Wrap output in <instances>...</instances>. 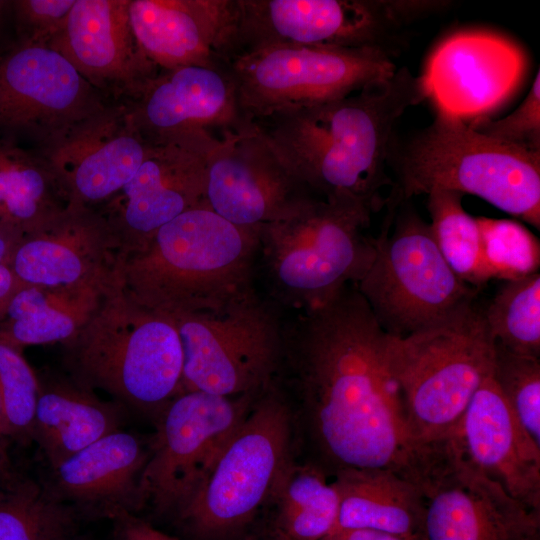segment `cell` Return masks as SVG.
Instances as JSON below:
<instances>
[{"label":"cell","instance_id":"obj_1","mask_svg":"<svg viewBox=\"0 0 540 540\" xmlns=\"http://www.w3.org/2000/svg\"><path fill=\"white\" fill-rule=\"evenodd\" d=\"M386 334L355 284L286 313L280 369L296 390L315 463L332 474L380 468L417 483L432 455L412 439L387 362Z\"/></svg>","mask_w":540,"mask_h":540},{"label":"cell","instance_id":"obj_2","mask_svg":"<svg viewBox=\"0 0 540 540\" xmlns=\"http://www.w3.org/2000/svg\"><path fill=\"white\" fill-rule=\"evenodd\" d=\"M427 99L423 79L407 67L345 97L281 110L250 123L316 197L351 202L373 213L394 188L387 168L395 127Z\"/></svg>","mask_w":540,"mask_h":540},{"label":"cell","instance_id":"obj_3","mask_svg":"<svg viewBox=\"0 0 540 540\" xmlns=\"http://www.w3.org/2000/svg\"><path fill=\"white\" fill-rule=\"evenodd\" d=\"M258 249V228L236 226L202 204L122 255L116 281L165 316L215 309L257 287Z\"/></svg>","mask_w":540,"mask_h":540},{"label":"cell","instance_id":"obj_4","mask_svg":"<svg viewBox=\"0 0 540 540\" xmlns=\"http://www.w3.org/2000/svg\"><path fill=\"white\" fill-rule=\"evenodd\" d=\"M368 208L311 196L258 227L257 278L285 313L320 306L357 284L375 254Z\"/></svg>","mask_w":540,"mask_h":540},{"label":"cell","instance_id":"obj_5","mask_svg":"<svg viewBox=\"0 0 540 540\" xmlns=\"http://www.w3.org/2000/svg\"><path fill=\"white\" fill-rule=\"evenodd\" d=\"M388 368L412 439L423 449L450 440L492 374L494 340L475 301L405 337L387 339Z\"/></svg>","mask_w":540,"mask_h":540},{"label":"cell","instance_id":"obj_6","mask_svg":"<svg viewBox=\"0 0 540 540\" xmlns=\"http://www.w3.org/2000/svg\"><path fill=\"white\" fill-rule=\"evenodd\" d=\"M63 345L70 377L125 407L157 415L182 392L183 350L175 325L129 298L117 281Z\"/></svg>","mask_w":540,"mask_h":540},{"label":"cell","instance_id":"obj_7","mask_svg":"<svg viewBox=\"0 0 540 540\" xmlns=\"http://www.w3.org/2000/svg\"><path fill=\"white\" fill-rule=\"evenodd\" d=\"M389 166L401 200L433 189L472 194L540 228V153L495 139L436 110L432 123L399 145Z\"/></svg>","mask_w":540,"mask_h":540},{"label":"cell","instance_id":"obj_8","mask_svg":"<svg viewBox=\"0 0 540 540\" xmlns=\"http://www.w3.org/2000/svg\"><path fill=\"white\" fill-rule=\"evenodd\" d=\"M290 411L273 382L192 496L174 513L195 540H230L274 497L290 462Z\"/></svg>","mask_w":540,"mask_h":540},{"label":"cell","instance_id":"obj_9","mask_svg":"<svg viewBox=\"0 0 540 540\" xmlns=\"http://www.w3.org/2000/svg\"><path fill=\"white\" fill-rule=\"evenodd\" d=\"M390 195L374 258L356 287L383 331L405 337L475 301L441 254L430 225Z\"/></svg>","mask_w":540,"mask_h":540},{"label":"cell","instance_id":"obj_10","mask_svg":"<svg viewBox=\"0 0 540 540\" xmlns=\"http://www.w3.org/2000/svg\"><path fill=\"white\" fill-rule=\"evenodd\" d=\"M167 317L182 345V392L259 394L278 375L286 313L257 287L218 308Z\"/></svg>","mask_w":540,"mask_h":540},{"label":"cell","instance_id":"obj_11","mask_svg":"<svg viewBox=\"0 0 540 540\" xmlns=\"http://www.w3.org/2000/svg\"><path fill=\"white\" fill-rule=\"evenodd\" d=\"M428 12L427 1L235 0L230 58L284 46L380 48L392 55L400 28Z\"/></svg>","mask_w":540,"mask_h":540},{"label":"cell","instance_id":"obj_12","mask_svg":"<svg viewBox=\"0 0 540 540\" xmlns=\"http://www.w3.org/2000/svg\"><path fill=\"white\" fill-rule=\"evenodd\" d=\"M380 48L267 47L226 63L245 122L348 96L391 78L397 67Z\"/></svg>","mask_w":540,"mask_h":540},{"label":"cell","instance_id":"obj_13","mask_svg":"<svg viewBox=\"0 0 540 540\" xmlns=\"http://www.w3.org/2000/svg\"><path fill=\"white\" fill-rule=\"evenodd\" d=\"M259 394L225 397L183 391L170 400L157 414L142 472L144 503L149 501L161 513H175L208 475Z\"/></svg>","mask_w":540,"mask_h":540},{"label":"cell","instance_id":"obj_14","mask_svg":"<svg viewBox=\"0 0 540 540\" xmlns=\"http://www.w3.org/2000/svg\"><path fill=\"white\" fill-rule=\"evenodd\" d=\"M108 98L58 52L18 43L0 56V132L38 149L104 109Z\"/></svg>","mask_w":540,"mask_h":540},{"label":"cell","instance_id":"obj_15","mask_svg":"<svg viewBox=\"0 0 540 540\" xmlns=\"http://www.w3.org/2000/svg\"><path fill=\"white\" fill-rule=\"evenodd\" d=\"M419 540H540V512L476 469L451 438L418 484Z\"/></svg>","mask_w":540,"mask_h":540},{"label":"cell","instance_id":"obj_16","mask_svg":"<svg viewBox=\"0 0 540 540\" xmlns=\"http://www.w3.org/2000/svg\"><path fill=\"white\" fill-rule=\"evenodd\" d=\"M219 136L198 134L150 148L127 184L99 209L116 234L121 256L143 247L183 212L204 203L207 159Z\"/></svg>","mask_w":540,"mask_h":540},{"label":"cell","instance_id":"obj_17","mask_svg":"<svg viewBox=\"0 0 540 540\" xmlns=\"http://www.w3.org/2000/svg\"><path fill=\"white\" fill-rule=\"evenodd\" d=\"M311 196L250 122L221 134L208 156L204 203L236 226L256 229Z\"/></svg>","mask_w":540,"mask_h":540},{"label":"cell","instance_id":"obj_18","mask_svg":"<svg viewBox=\"0 0 540 540\" xmlns=\"http://www.w3.org/2000/svg\"><path fill=\"white\" fill-rule=\"evenodd\" d=\"M527 60L510 40L483 31L446 38L421 75L436 110L470 123L488 118L517 90Z\"/></svg>","mask_w":540,"mask_h":540},{"label":"cell","instance_id":"obj_19","mask_svg":"<svg viewBox=\"0 0 540 540\" xmlns=\"http://www.w3.org/2000/svg\"><path fill=\"white\" fill-rule=\"evenodd\" d=\"M120 257V242L104 214L70 203L23 236L9 266L23 285L110 286Z\"/></svg>","mask_w":540,"mask_h":540},{"label":"cell","instance_id":"obj_20","mask_svg":"<svg viewBox=\"0 0 540 540\" xmlns=\"http://www.w3.org/2000/svg\"><path fill=\"white\" fill-rule=\"evenodd\" d=\"M150 145L126 103L112 101L57 141L37 150L53 168L70 203L96 208L129 182Z\"/></svg>","mask_w":540,"mask_h":540},{"label":"cell","instance_id":"obj_21","mask_svg":"<svg viewBox=\"0 0 540 540\" xmlns=\"http://www.w3.org/2000/svg\"><path fill=\"white\" fill-rule=\"evenodd\" d=\"M124 102L150 143L198 134L219 136L245 123L227 63L161 70Z\"/></svg>","mask_w":540,"mask_h":540},{"label":"cell","instance_id":"obj_22","mask_svg":"<svg viewBox=\"0 0 540 540\" xmlns=\"http://www.w3.org/2000/svg\"><path fill=\"white\" fill-rule=\"evenodd\" d=\"M130 0H75L48 47L61 54L107 98L128 101L161 70L140 49L129 20Z\"/></svg>","mask_w":540,"mask_h":540},{"label":"cell","instance_id":"obj_23","mask_svg":"<svg viewBox=\"0 0 540 540\" xmlns=\"http://www.w3.org/2000/svg\"><path fill=\"white\" fill-rule=\"evenodd\" d=\"M452 439L482 474L540 512V446L522 427L491 375L472 397Z\"/></svg>","mask_w":540,"mask_h":540},{"label":"cell","instance_id":"obj_24","mask_svg":"<svg viewBox=\"0 0 540 540\" xmlns=\"http://www.w3.org/2000/svg\"><path fill=\"white\" fill-rule=\"evenodd\" d=\"M129 20L140 49L160 70L226 63L235 0H130Z\"/></svg>","mask_w":540,"mask_h":540},{"label":"cell","instance_id":"obj_25","mask_svg":"<svg viewBox=\"0 0 540 540\" xmlns=\"http://www.w3.org/2000/svg\"><path fill=\"white\" fill-rule=\"evenodd\" d=\"M149 455L143 439L121 428L50 468L43 487L82 518L136 514L144 504L141 476Z\"/></svg>","mask_w":540,"mask_h":540},{"label":"cell","instance_id":"obj_26","mask_svg":"<svg viewBox=\"0 0 540 540\" xmlns=\"http://www.w3.org/2000/svg\"><path fill=\"white\" fill-rule=\"evenodd\" d=\"M125 406L100 399L72 377H39L32 441L49 468L121 429Z\"/></svg>","mask_w":540,"mask_h":540},{"label":"cell","instance_id":"obj_27","mask_svg":"<svg viewBox=\"0 0 540 540\" xmlns=\"http://www.w3.org/2000/svg\"><path fill=\"white\" fill-rule=\"evenodd\" d=\"M333 476L340 499L334 530L372 529L419 540L424 497L414 482L380 468H344Z\"/></svg>","mask_w":540,"mask_h":540},{"label":"cell","instance_id":"obj_28","mask_svg":"<svg viewBox=\"0 0 540 540\" xmlns=\"http://www.w3.org/2000/svg\"><path fill=\"white\" fill-rule=\"evenodd\" d=\"M114 284L57 288L22 285L0 318V339L19 349L65 344L84 326Z\"/></svg>","mask_w":540,"mask_h":540},{"label":"cell","instance_id":"obj_29","mask_svg":"<svg viewBox=\"0 0 540 540\" xmlns=\"http://www.w3.org/2000/svg\"><path fill=\"white\" fill-rule=\"evenodd\" d=\"M69 204L62 183L38 150L0 138V223L26 235Z\"/></svg>","mask_w":540,"mask_h":540},{"label":"cell","instance_id":"obj_30","mask_svg":"<svg viewBox=\"0 0 540 540\" xmlns=\"http://www.w3.org/2000/svg\"><path fill=\"white\" fill-rule=\"evenodd\" d=\"M274 497L275 528L290 540H322L337 523L340 499L327 472L319 465H289Z\"/></svg>","mask_w":540,"mask_h":540},{"label":"cell","instance_id":"obj_31","mask_svg":"<svg viewBox=\"0 0 540 540\" xmlns=\"http://www.w3.org/2000/svg\"><path fill=\"white\" fill-rule=\"evenodd\" d=\"M81 515L31 480L0 484V540H71Z\"/></svg>","mask_w":540,"mask_h":540},{"label":"cell","instance_id":"obj_32","mask_svg":"<svg viewBox=\"0 0 540 540\" xmlns=\"http://www.w3.org/2000/svg\"><path fill=\"white\" fill-rule=\"evenodd\" d=\"M426 195L431 232L452 270L473 287L491 280L484 263L479 225L476 217L464 209V195L440 188Z\"/></svg>","mask_w":540,"mask_h":540},{"label":"cell","instance_id":"obj_33","mask_svg":"<svg viewBox=\"0 0 540 540\" xmlns=\"http://www.w3.org/2000/svg\"><path fill=\"white\" fill-rule=\"evenodd\" d=\"M483 315L493 340L506 349L540 358V274L505 281Z\"/></svg>","mask_w":540,"mask_h":540},{"label":"cell","instance_id":"obj_34","mask_svg":"<svg viewBox=\"0 0 540 540\" xmlns=\"http://www.w3.org/2000/svg\"><path fill=\"white\" fill-rule=\"evenodd\" d=\"M476 219L490 279L510 281L538 272L540 243L529 229L511 219Z\"/></svg>","mask_w":540,"mask_h":540},{"label":"cell","instance_id":"obj_35","mask_svg":"<svg viewBox=\"0 0 540 540\" xmlns=\"http://www.w3.org/2000/svg\"><path fill=\"white\" fill-rule=\"evenodd\" d=\"M491 376L522 427L540 446V358L512 352L494 341Z\"/></svg>","mask_w":540,"mask_h":540},{"label":"cell","instance_id":"obj_36","mask_svg":"<svg viewBox=\"0 0 540 540\" xmlns=\"http://www.w3.org/2000/svg\"><path fill=\"white\" fill-rule=\"evenodd\" d=\"M39 376L21 349L0 339V404L7 438L32 441Z\"/></svg>","mask_w":540,"mask_h":540},{"label":"cell","instance_id":"obj_37","mask_svg":"<svg viewBox=\"0 0 540 540\" xmlns=\"http://www.w3.org/2000/svg\"><path fill=\"white\" fill-rule=\"evenodd\" d=\"M468 124L490 137L540 153V72L523 102L512 113L497 120L484 118Z\"/></svg>","mask_w":540,"mask_h":540},{"label":"cell","instance_id":"obj_38","mask_svg":"<svg viewBox=\"0 0 540 540\" xmlns=\"http://www.w3.org/2000/svg\"><path fill=\"white\" fill-rule=\"evenodd\" d=\"M75 0H16L13 7L18 43L47 46L62 30Z\"/></svg>","mask_w":540,"mask_h":540},{"label":"cell","instance_id":"obj_39","mask_svg":"<svg viewBox=\"0 0 540 540\" xmlns=\"http://www.w3.org/2000/svg\"><path fill=\"white\" fill-rule=\"evenodd\" d=\"M112 521V540H179L161 532L134 513L120 512Z\"/></svg>","mask_w":540,"mask_h":540},{"label":"cell","instance_id":"obj_40","mask_svg":"<svg viewBox=\"0 0 540 540\" xmlns=\"http://www.w3.org/2000/svg\"><path fill=\"white\" fill-rule=\"evenodd\" d=\"M322 540H413L372 529H336Z\"/></svg>","mask_w":540,"mask_h":540},{"label":"cell","instance_id":"obj_41","mask_svg":"<svg viewBox=\"0 0 540 540\" xmlns=\"http://www.w3.org/2000/svg\"><path fill=\"white\" fill-rule=\"evenodd\" d=\"M22 285L9 264H0V318L12 296Z\"/></svg>","mask_w":540,"mask_h":540},{"label":"cell","instance_id":"obj_42","mask_svg":"<svg viewBox=\"0 0 540 540\" xmlns=\"http://www.w3.org/2000/svg\"><path fill=\"white\" fill-rule=\"evenodd\" d=\"M23 236L24 234L18 229L0 223V264H9V261Z\"/></svg>","mask_w":540,"mask_h":540},{"label":"cell","instance_id":"obj_43","mask_svg":"<svg viewBox=\"0 0 540 540\" xmlns=\"http://www.w3.org/2000/svg\"><path fill=\"white\" fill-rule=\"evenodd\" d=\"M251 540H290L289 538H287L285 535H283L280 531H278L276 528H274L273 531H271L270 533L262 536V537H259V538H256V539H251Z\"/></svg>","mask_w":540,"mask_h":540},{"label":"cell","instance_id":"obj_44","mask_svg":"<svg viewBox=\"0 0 540 540\" xmlns=\"http://www.w3.org/2000/svg\"><path fill=\"white\" fill-rule=\"evenodd\" d=\"M7 438L6 432H5V426H4V420H3V414L0 404V448L3 449L4 440Z\"/></svg>","mask_w":540,"mask_h":540},{"label":"cell","instance_id":"obj_45","mask_svg":"<svg viewBox=\"0 0 540 540\" xmlns=\"http://www.w3.org/2000/svg\"><path fill=\"white\" fill-rule=\"evenodd\" d=\"M4 458V450L0 448V484H2V480L5 478L6 474Z\"/></svg>","mask_w":540,"mask_h":540},{"label":"cell","instance_id":"obj_46","mask_svg":"<svg viewBox=\"0 0 540 540\" xmlns=\"http://www.w3.org/2000/svg\"><path fill=\"white\" fill-rule=\"evenodd\" d=\"M8 5H10V2L0 0V29H1L2 19L5 13V9Z\"/></svg>","mask_w":540,"mask_h":540},{"label":"cell","instance_id":"obj_47","mask_svg":"<svg viewBox=\"0 0 540 540\" xmlns=\"http://www.w3.org/2000/svg\"><path fill=\"white\" fill-rule=\"evenodd\" d=\"M71 540H87V539H85V538H83V537H79V536L76 535V536H75L74 538H72Z\"/></svg>","mask_w":540,"mask_h":540}]
</instances>
